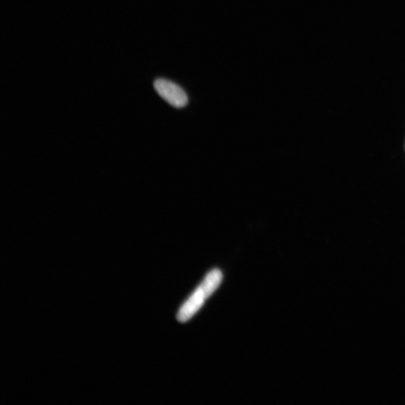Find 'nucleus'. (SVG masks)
I'll return each mask as SVG.
<instances>
[{"label":"nucleus","mask_w":405,"mask_h":405,"mask_svg":"<svg viewBox=\"0 0 405 405\" xmlns=\"http://www.w3.org/2000/svg\"><path fill=\"white\" fill-rule=\"evenodd\" d=\"M222 273L220 270L215 269L209 273L205 280L202 282L198 288L191 295L189 300L185 302L180 308L178 314H177V320L180 322L184 323L188 322L198 310L204 305L207 299L220 285L222 280Z\"/></svg>","instance_id":"obj_1"},{"label":"nucleus","mask_w":405,"mask_h":405,"mask_svg":"<svg viewBox=\"0 0 405 405\" xmlns=\"http://www.w3.org/2000/svg\"><path fill=\"white\" fill-rule=\"evenodd\" d=\"M154 88L160 96L176 108L184 107L189 103L187 92L171 81L157 79L154 82Z\"/></svg>","instance_id":"obj_2"}]
</instances>
